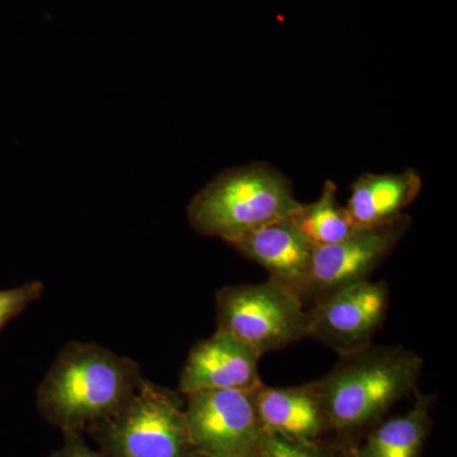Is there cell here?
Returning a JSON list of instances; mask_svg holds the SVG:
<instances>
[{"instance_id": "obj_1", "label": "cell", "mask_w": 457, "mask_h": 457, "mask_svg": "<svg viewBox=\"0 0 457 457\" xmlns=\"http://www.w3.org/2000/svg\"><path fill=\"white\" fill-rule=\"evenodd\" d=\"M143 380L135 361L96 343L71 342L38 385V407L55 425L79 428L116 413Z\"/></svg>"}, {"instance_id": "obj_2", "label": "cell", "mask_w": 457, "mask_h": 457, "mask_svg": "<svg viewBox=\"0 0 457 457\" xmlns=\"http://www.w3.org/2000/svg\"><path fill=\"white\" fill-rule=\"evenodd\" d=\"M423 360L404 347H370L341 357L317 380L329 431L352 433L374 425L416 390Z\"/></svg>"}, {"instance_id": "obj_3", "label": "cell", "mask_w": 457, "mask_h": 457, "mask_svg": "<svg viewBox=\"0 0 457 457\" xmlns=\"http://www.w3.org/2000/svg\"><path fill=\"white\" fill-rule=\"evenodd\" d=\"M293 186L263 162L219 173L195 195L187 207L191 227L224 242L287 219L299 206Z\"/></svg>"}, {"instance_id": "obj_4", "label": "cell", "mask_w": 457, "mask_h": 457, "mask_svg": "<svg viewBox=\"0 0 457 457\" xmlns=\"http://www.w3.org/2000/svg\"><path fill=\"white\" fill-rule=\"evenodd\" d=\"M216 323L260 356L308 337V311L302 297L278 279L228 285L216 293Z\"/></svg>"}, {"instance_id": "obj_5", "label": "cell", "mask_w": 457, "mask_h": 457, "mask_svg": "<svg viewBox=\"0 0 457 457\" xmlns=\"http://www.w3.org/2000/svg\"><path fill=\"white\" fill-rule=\"evenodd\" d=\"M106 441L114 457H189L185 411L179 395L141 381L121 409L106 418Z\"/></svg>"}, {"instance_id": "obj_6", "label": "cell", "mask_w": 457, "mask_h": 457, "mask_svg": "<svg viewBox=\"0 0 457 457\" xmlns=\"http://www.w3.org/2000/svg\"><path fill=\"white\" fill-rule=\"evenodd\" d=\"M185 396L183 411L192 450L218 457L258 455L263 429L254 392L204 390Z\"/></svg>"}, {"instance_id": "obj_7", "label": "cell", "mask_w": 457, "mask_h": 457, "mask_svg": "<svg viewBox=\"0 0 457 457\" xmlns=\"http://www.w3.org/2000/svg\"><path fill=\"white\" fill-rule=\"evenodd\" d=\"M389 302L386 282L371 279L323 295L308 311V337L341 357L365 350L383 326Z\"/></svg>"}, {"instance_id": "obj_8", "label": "cell", "mask_w": 457, "mask_h": 457, "mask_svg": "<svg viewBox=\"0 0 457 457\" xmlns=\"http://www.w3.org/2000/svg\"><path fill=\"white\" fill-rule=\"evenodd\" d=\"M411 225V216L403 213L386 224L356 228L341 242L314 249L305 300L370 279Z\"/></svg>"}, {"instance_id": "obj_9", "label": "cell", "mask_w": 457, "mask_h": 457, "mask_svg": "<svg viewBox=\"0 0 457 457\" xmlns=\"http://www.w3.org/2000/svg\"><path fill=\"white\" fill-rule=\"evenodd\" d=\"M260 354L225 330L218 329L209 338L197 342L189 351L179 378V393L204 390L255 392L263 386L260 375Z\"/></svg>"}, {"instance_id": "obj_10", "label": "cell", "mask_w": 457, "mask_h": 457, "mask_svg": "<svg viewBox=\"0 0 457 457\" xmlns=\"http://www.w3.org/2000/svg\"><path fill=\"white\" fill-rule=\"evenodd\" d=\"M228 245L260 264L270 278L287 286L305 303L314 248L288 218L230 240Z\"/></svg>"}, {"instance_id": "obj_11", "label": "cell", "mask_w": 457, "mask_h": 457, "mask_svg": "<svg viewBox=\"0 0 457 457\" xmlns=\"http://www.w3.org/2000/svg\"><path fill=\"white\" fill-rule=\"evenodd\" d=\"M254 404L264 433L287 440L317 442L329 432L317 381L287 387L263 385L254 392Z\"/></svg>"}, {"instance_id": "obj_12", "label": "cell", "mask_w": 457, "mask_h": 457, "mask_svg": "<svg viewBox=\"0 0 457 457\" xmlns=\"http://www.w3.org/2000/svg\"><path fill=\"white\" fill-rule=\"evenodd\" d=\"M423 182L417 170L361 174L351 186L345 210L354 228H372L399 218L416 201Z\"/></svg>"}, {"instance_id": "obj_13", "label": "cell", "mask_w": 457, "mask_h": 457, "mask_svg": "<svg viewBox=\"0 0 457 457\" xmlns=\"http://www.w3.org/2000/svg\"><path fill=\"white\" fill-rule=\"evenodd\" d=\"M432 399L418 394L413 407L376 427L362 445V457H420L432 427Z\"/></svg>"}, {"instance_id": "obj_14", "label": "cell", "mask_w": 457, "mask_h": 457, "mask_svg": "<svg viewBox=\"0 0 457 457\" xmlns=\"http://www.w3.org/2000/svg\"><path fill=\"white\" fill-rule=\"evenodd\" d=\"M288 220L312 248L341 242L356 230L345 206L337 200V186L327 180L320 196L311 204H300Z\"/></svg>"}, {"instance_id": "obj_15", "label": "cell", "mask_w": 457, "mask_h": 457, "mask_svg": "<svg viewBox=\"0 0 457 457\" xmlns=\"http://www.w3.org/2000/svg\"><path fill=\"white\" fill-rule=\"evenodd\" d=\"M260 457H337L335 449L321 441L302 442L287 440L279 436L264 433L262 437Z\"/></svg>"}, {"instance_id": "obj_16", "label": "cell", "mask_w": 457, "mask_h": 457, "mask_svg": "<svg viewBox=\"0 0 457 457\" xmlns=\"http://www.w3.org/2000/svg\"><path fill=\"white\" fill-rule=\"evenodd\" d=\"M44 291L42 281H29L18 287L0 290V332L29 305L40 300Z\"/></svg>"}, {"instance_id": "obj_17", "label": "cell", "mask_w": 457, "mask_h": 457, "mask_svg": "<svg viewBox=\"0 0 457 457\" xmlns=\"http://www.w3.org/2000/svg\"><path fill=\"white\" fill-rule=\"evenodd\" d=\"M55 457H102L99 456L98 453H96L95 451L89 450L88 447L84 446L82 444H77V442H73V444L68 445L64 450L60 451L59 453Z\"/></svg>"}, {"instance_id": "obj_18", "label": "cell", "mask_w": 457, "mask_h": 457, "mask_svg": "<svg viewBox=\"0 0 457 457\" xmlns=\"http://www.w3.org/2000/svg\"><path fill=\"white\" fill-rule=\"evenodd\" d=\"M337 457H362L360 455L359 449L357 446L345 447L342 453H337Z\"/></svg>"}, {"instance_id": "obj_19", "label": "cell", "mask_w": 457, "mask_h": 457, "mask_svg": "<svg viewBox=\"0 0 457 457\" xmlns=\"http://www.w3.org/2000/svg\"><path fill=\"white\" fill-rule=\"evenodd\" d=\"M189 457H218V456H212V455H207V453H198V451H191V453H189ZM251 457H260L258 455L251 456Z\"/></svg>"}]
</instances>
